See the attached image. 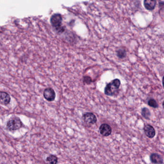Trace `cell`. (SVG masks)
<instances>
[{"label":"cell","instance_id":"1","mask_svg":"<svg viewBox=\"0 0 164 164\" xmlns=\"http://www.w3.org/2000/svg\"><path fill=\"white\" fill-rule=\"evenodd\" d=\"M121 84V81L118 79H115L111 81L105 88V94L108 96H114L117 95L118 93Z\"/></svg>","mask_w":164,"mask_h":164},{"label":"cell","instance_id":"2","mask_svg":"<svg viewBox=\"0 0 164 164\" xmlns=\"http://www.w3.org/2000/svg\"><path fill=\"white\" fill-rule=\"evenodd\" d=\"M62 17L59 14H54L51 17L52 26L59 33H62L65 31V28L62 26Z\"/></svg>","mask_w":164,"mask_h":164},{"label":"cell","instance_id":"3","mask_svg":"<svg viewBox=\"0 0 164 164\" xmlns=\"http://www.w3.org/2000/svg\"><path fill=\"white\" fill-rule=\"evenodd\" d=\"M22 126L23 123L20 118L15 116L8 121L6 124V128L9 131H13L19 130Z\"/></svg>","mask_w":164,"mask_h":164},{"label":"cell","instance_id":"4","mask_svg":"<svg viewBox=\"0 0 164 164\" xmlns=\"http://www.w3.org/2000/svg\"><path fill=\"white\" fill-rule=\"evenodd\" d=\"M83 118L85 123L89 125L95 124L97 121L96 116L91 112H87L83 116Z\"/></svg>","mask_w":164,"mask_h":164},{"label":"cell","instance_id":"5","mask_svg":"<svg viewBox=\"0 0 164 164\" xmlns=\"http://www.w3.org/2000/svg\"><path fill=\"white\" fill-rule=\"evenodd\" d=\"M45 99L49 102L54 101L56 97V94L54 90L52 88H47L45 89L43 93Z\"/></svg>","mask_w":164,"mask_h":164},{"label":"cell","instance_id":"6","mask_svg":"<svg viewBox=\"0 0 164 164\" xmlns=\"http://www.w3.org/2000/svg\"><path fill=\"white\" fill-rule=\"evenodd\" d=\"M99 131L101 135L106 137L111 134L112 133V129L109 124L103 123L100 126Z\"/></svg>","mask_w":164,"mask_h":164},{"label":"cell","instance_id":"7","mask_svg":"<svg viewBox=\"0 0 164 164\" xmlns=\"http://www.w3.org/2000/svg\"><path fill=\"white\" fill-rule=\"evenodd\" d=\"M145 135L150 138H153L156 135V131L152 126L150 124H147L144 128Z\"/></svg>","mask_w":164,"mask_h":164},{"label":"cell","instance_id":"8","mask_svg":"<svg viewBox=\"0 0 164 164\" xmlns=\"http://www.w3.org/2000/svg\"><path fill=\"white\" fill-rule=\"evenodd\" d=\"M11 101V97L8 93L5 92L0 91V103L2 104L6 105Z\"/></svg>","mask_w":164,"mask_h":164},{"label":"cell","instance_id":"9","mask_svg":"<svg viewBox=\"0 0 164 164\" xmlns=\"http://www.w3.org/2000/svg\"><path fill=\"white\" fill-rule=\"evenodd\" d=\"M150 160L154 164H162L163 163V159L159 154L153 153L150 156Z\"/></svg>","mask_w":164,"mask_h":164},{"label":"cell","instance_id":"10","mask_svg":"<svg viewBox=\"0 0 164 164\" xmlns=\"http://www.w3.org/2000/svg\"><path fill=\"white\" fill-rule=\"evenodd\" d=\"M156 0H144V6L147 10H153L156 7Z\"/></svg>","mask_w":164,"mask_h":164},{"label":"cell","instance_id":"11","mask_svg":"<svg viewBox=\"0 0 164 164\" xmlns=\"http://www.w3.org/2000/svg\"><path fill=\"white\" fill-rule=\"evenodd\" d=\"M142 115L144 118L147 120L150 119L151 113L150 110L147 108H143L142 109Z\"/></svg>","mask_w":164,"mask_h":164},{"label":"cell","instance_id":"12","mask_svg":"<svg viewBox=\"0 0 164 164\" xmlns=\"http://www.w3.org/2000/svg\"><path fill=\"white\" fill-rule=\"evenodd\" d=\"M126 52L123 49H120L117 51V56L120 59H123L126 56Z\"/></svg>","mask_w":164,"mask_h":164},{"label":"cell","instance_id":"13","mask_svg":"<svg viewBox=\"0 0 164 164\" xmlns=\"http://www.w3.org/2000/svg\"><path fill=\"white\" fill-rule=\"evenodd\" d=\"M47 162L50 164H57L58 162V158L54 155H50L47 158Z\"/></svg>","mask_w":164,"mask_h":164},{"label":"cell","instance_id":"14","mask_svg":"<svg viewBox=\"0 0 164 164\" xmlns=\"http://www.w3.org/2000/svg\"><path fill=\"white\" fill-rule=\"evenodd\" d=\"M148 105L150 107L155 108V109L158 108V104L154 99H149V101H148Z\"/></svg>","mask_w":164,"mask_h":164},{"label":"cell","instance_id":"15","mask_svg":"<svg viewBox=\"0 0 164 164\" xmlns=\"http://www.w3.org/2000/svg\"><path fill=\"white\" fill-rule=\"evenodd\" d=\"M84 82L87 84H89L92 82V80L90 76H86L84 77Z\"/></svg>","mask_w":164,"mask_h":164},{"label":"cell","instance_id":"16","mask_svg":"<svg viewBox=\"0 0 164 164\" xmlns=\"http://www.w3.org/2000/svg\"><path fill=\"white\" fill-rule=\"evenodd\" d=\"M162 83H163V87H164V76L163 78V80H162Z\"/></svg>","mask_w":164,"mask_h":164},{"label":"cell","instance_id":"17","mask_svg":"<svg viewBox=\"0 0 164 164\" xmlns=\"http://www.w3.org/2000/svg\"><path fill=\"white\" fill-rule=\"evenodd\" d=\"M163 109H164V102H163Z\"/></svg>","mask_w":164,"mask_h":164}]
</instances>
